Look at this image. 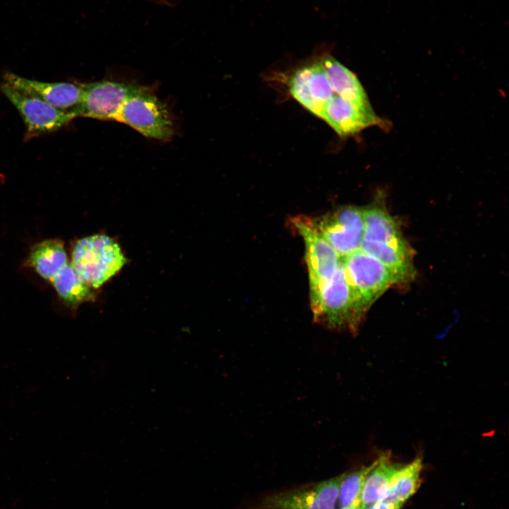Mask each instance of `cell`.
<instances>
[{
    "mask_svg": "<svg viewBox=\"0 0 509 509\" xmlns=\"http://www.w3.org/2000/svg\"><path fill=\"white\" fill-rule=\"evenodd\" d=\"M341 259L348 281L366 311L388 287L399 283L382 263L361 250Z\"/></svg>",
    "mask_w": 509,
    "mask_h": 509,
    "instance_id": "obj_5",
    "label": "cell"
},
{
    "mask_svg": "<svg viewBox=\"0 0 509 509\" xmlns=\"http://www.w3.org/2000/svg\"><path fill=\"white\" fill-rule=\"evenodd\" d=\"M3 79L4 82L18 91L42 100L61 110H70L75 113L82 100L83 84L39 81L13 73H6Z\"/></svg>",
    "mask_w": 509,
    "mask_h": 509,
    "instance_id": "obj_11",
    "label": "cell"
},
{
    "mask_svg": "<svg viewBox=\"0 0 509 509\" xmlns=\"http://www.w3.org/2000/svg\"><path fill=\"white\" fill-rule=\"evenodd\" d=\"M313 320L332 331L356 333L367 312L354 293L342 259L333 276L310 289Z\"/></svg>",
    "mask_w": 509,
    "mask_h": 509,
    "instance_id": "obj_2",
    "label": "cell"
},
{
    "mask_svg": "<svg viewBox=\"0 0 509 509\" xmlns=\"http://www.w3.org/2000/svg\"><path fill=\"white\" fill-rule=\"evenodd\" d=\"M363 509H400V508L392 503L382 501L365 506L363 508Z\"/></svg>",
    "mask_w": 509,
    "mask_h": 509,
    "instance_id": "obj_19",
    "label": "cell"
},
{
    "mask_svg": "<svg viewBox=\"0 0 509 509\" xmlns=\"http://www.w3.org/2000/svg\"><path fill=\"white\" fill-rule=\"evenodd\" d=\"M28 262L41 277L52 281L68 264L64 243L58 239H49L37 244L30 253Z\"/></svg>",
    "mask_w": 509,
    "mask_h": 509,
    "instance_id": "obj_14",
    "label": "cell"
},
{
    "mask_svg": "<svg viewBox=\"0 0 509 509\" xmlns=\"http://www.w3.org/2000/svg\"><path fill=\"white\" fill-rule=\"evenodd\" d=\"M312 219L340 257L360 250L365 228L362 208L344 206Z\"/></svg>",
    "mask_w": 509,
    "mask_h": 509,
    "instance_id": "obj_6",
    "label": "cell"
},
{
    "mask_svg": "<svg viewBox=\"0 0 509 509\" xmlns=\"http://www.w3.org/2000/svg\"><path fill=\"white\" fill-rule=\"evenodd\" d=\"M137 86L114 81L83 83V93L76 117L118 119L121 110Z\"/></svg>",
    "mask_w": 509,
    "mask_h": 509,
    "instance_id": "obj_9",
    "label": "cell"
},
{
    "mask_svg": "<svg viewBox=\"0 0 509 509\" xmlns=\"http://www.w3.org/2000/svg\"><path fill=\"white\" fill-rule=\"evenodd\" d=\"M368 474L363 487L361 506L364 508L384 501L388 495L393 478L402 464L392 462L388 455H381Z\"/></svg>",
    "mask_w": 509,
    "mask_h": 509,
    "instance_id": "obj_13",
    "label": "cell"
},
{
    "mask_svg": "<svg viewBox=\"0 0 509 509\" xmlns=\"http://www.w3.org/2000/svg\"><path fill=\"white\" fill-rule=\"evenodd\" d=\"M119 120L145 136L166 140L173 134V124L165 105L138 86L124 105Z\"/></svg>",
    "mask_w": 509,
    "mask_h": 509,
    "instance_id": "obj_4",
    "label": "cell"
},
{
    "mask_svg": "<svg viewBox=\"0 0 509 509\" xmlns=\"http://www.w3.org/2000/svg\"><path fill=\"white\" fill-rule=\"evenodd\" d=\"M376 461L357 470L344 473L337 500L340 508L361 506V493L365 478L376 464Z\"/></svg>",
    "mask_w": 509,
    "mask_h": 509,
    "instance_id": "obj_18",
    "label": "cell"
},
{
    "mask_svg": "<svg viewBox=\"0 0 509 509\" xmlns=\"http://www.w3.org/2000/svg\"><path fill=\"white\" fill-rule=\"evenodd\" d=\"M365 228L363 240L394 242L403 239L396 221L379 202L363 209Z\"/></svg>",
    "mask_w": 509,
    "mask_h": 509,
    "instance_id": "obj_15",
    "label": "cell"
},
{
    "mask_svg": "<svg viewBox=\"0 0 509 509\" xmlns=\"http://www.w3.org/2000/svg\"><path fill=\"white\" fill-rule=\"evenodd\" d=\"M344 473L310 486L267 498L264 509H335Z\"/></svg>",
    "mask_w": 509,
    "mask_h": 509,
    "instance_id": "obj_10",
    "label": "cell"
},
{
    "mask_svg": "<svg viewBox=\"0 0 509 509\" xmlns=\"http://www.w3.org/2000/svg\"><path fill=\"white\" fill-rule=\"evenodd\" d=\"M52 282L58 295L69 305L76 307L92 298L91 288L81 280L71 264L63 267Z\"/></svg>",
    "mask_w": 509,
    "mask_h": 509,
    "instance_id": "obj_17",
    "label": "cell"
},
{
    "mask_svg": "<svg viewBox=\"0 0 509 509\" xmlns=\"http://www.w3.org/2000/svg\"><path fill=\"white\" fill-rule=\"evenodd\" d=\"M272 75L271 81L281 85L288 96L333 130L357 107L373 110L357 76L324 46L293 66Z\"/></svg>",
    "mask_w": 509,
    "mask_h": 509,
    "instance_id": "obj_1",
    "label": "cell"
},
{
    "mask_svg": "<svg viewBox=\"0 0 509 509\" xmlns=\"http://www.w3.org/2000/svg\"><path fill=\"white\" fill-rule=\"evenodd\" d=\"M340 509H363V508L361 506H353V507L341 508Z\"/></svg>",
    "mask_w": 509,
    "mask_h": 509,
    "instance_id": "obj_20",
    "label": "cell"
},
{
    "mask_svg": "<svg viewBox=\"0 0 509 509\" xmlns=\"http://www.w3.org/2000/svg\"><path fill=\"white\" fill-rule=\"evenodd\" d=\"M119 245L107 235L98 234L78 240L71 252V266L91 288L103 285L124 265Z\"/></svg>",
    "mask_w": 509,
    "mask_h": 509,
    "instance_id": "obj_3",
    "label": "cell"
},
{
    "mask_svg": "<svg viewBox=\"0 0 509 509\" xmlns=\"http://www.w3.org/2000/svg\"></svg>",
    "mask_w": 509,
    "mask_h": 509,
    "instance_id": "obj_21",
    "label": "cell"
},
{
    "mask_svg": "<svg viewBox=\"0 0 509 509\" xmlns=\"http://www.w3.org/2000/svg\"><path fill=\"white\" fill-rule=\"evenodd\" d=\"M423 469L421 458H416L407 464H402L396 472L388 495L385 501L400 508L419 489Z\"/></svg>",
    "mask_w": 509,
    "mask_h": 509,
    "instance_id": "obj_16",
    "label": "cell"
},
{
    "mask_svg": "<svg viewBox=\"0 0 509 509\" xmlns=\"http://www.w3.org/2000/svg\"><path fill=\"white\" fill-rule=\"evenodd\" d=\"M291 222L305 242L310 290L333 276L341 257L319 232L311 217L300 215L293 217Z\"/></svg>",
    "mask_w": 509,
    "mask_h": 509,
    "instance_id": "obj_8",
    "label": "cell"
},
{
    "mask_svg": "<svg viewBox=\"0 0 509 509\" xmlns=\"http://www.w3.org/2000/svg\"><path fill=\"white\" fill-rule=\"evenodd\" d=\"M0 90L21 115L28 140L57 131L76 117L73 111L57 108L42 100L25 95L4 81L0 83Z\"/></svg>",
    "mask_w": 509,
    "mask_h": 509,
    "instance_id": "obj_7",
    "label": "cell"
},
{
    "mask_svg": "<svg viewBox=\"0 0 509 509\" xmlns=\"http://www.w3.org/2000/svg\"><path fill=\"white\" fill-rule=\"evenodd\" d=\"M360 250L382 263L399 283L413 276L412 256L404 238L389 243L363 240Z\"/></svg>",
    "mask_w": 509,
    "mask_h": 509,
    "instance_id": "obj_12",
    "label": "cell"
}]
</instances>
